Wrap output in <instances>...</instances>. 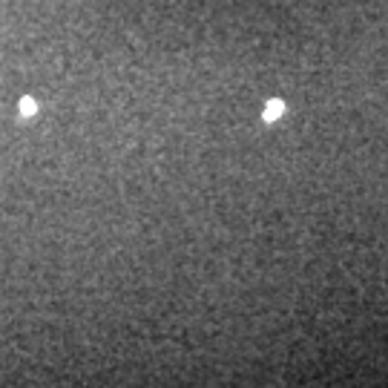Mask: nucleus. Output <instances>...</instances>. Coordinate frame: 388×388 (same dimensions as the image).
Listing matches in <instances>:
<instances>
[{"label":"nucleus","mask_w":388,"mask_h":388,"mask_svg":"<svg viewBox=\"0 0 388 388\" xmlns=\"http://www.w3.org/2000/svg\"><path fill=\"white\" fill-rule=\"evenodd\" d=\"M282 112H285V104L273 98V101H267V106H265V112H262V118H265L267 124H273V121H276V118H279Z\"/></svg>","instance_id":"f257e3e1"},{"label":"nucleus","mask_w":388,"mask_h":388,"mask_svg":"<svg viewBox=\"0 0 388 388\" xmlns=\"http://www.w3.org/2000/svg\"><path fill=\"white\" fill-rule=\"evenodd\" d=\"M20 112H23V115H32L35 112V101L32 98H23V101H20Z\"/></svg>","instance_id":"f03ea898"}]
</instances>
